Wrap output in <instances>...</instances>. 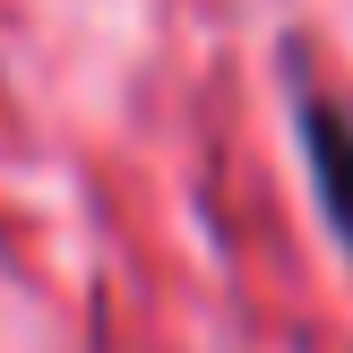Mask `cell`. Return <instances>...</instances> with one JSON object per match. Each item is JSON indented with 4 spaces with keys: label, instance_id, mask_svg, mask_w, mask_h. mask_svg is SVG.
Masks as SVG:
<instances>
[{
    "label": "cell",
    "instance_id": "1",
    "mask_svg": "<svg viewBox=\"0 0 353 353\" xmlns=\"http://www.w3.org/2000/svg\"><path fill=\"white\" fill-rule=\"evenodd\" d=\"M302 147H310V181H319L327 224H336V241L353 250V121L327 95H302Z\"/></svg>",
    "mask_w": 353,
    "mask_h": 353
}]
</instances>
